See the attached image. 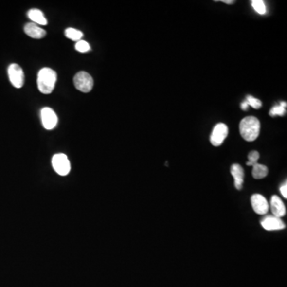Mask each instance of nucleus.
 Masks as SVG:
<instances>
[{
	"mask_svg": "<svg viewBox=\"0 0 287 287\" xmlns=\"http://www.w3.org/2000/svg\"><path fill=\"white\" fill-rule=\"evenodd\" d=\"M73 83L78 90L82 93H89L93 89V77L85 71H81L73 77Z\"/></svg>",
	"mask_w": 287,
	"mask_h": 287,
	"instance_id": "3",
	"label": "nucleus"
},
{
	"mask_svg": "<svg viewBox=\"0 0 287 287\" xmlns=\"http://www.w3.org/2000/svg\"><path fill=\"white\" fill-rule=\"evenodd\" d=\"M28 17L30 19L36 23V24L47 25V18H45L44 15L42 13V11L38 9H31L28 11Z\"/></svg>",
	"mask_w": 287,
	"mask_h": 287,
	"instance_id": "13",
	"label": "nucleus"
},
{
	"mask_svg": "<svg viewBox=\"0 0 287 287\" xmlns=\"http://www.w3.org/2000/svg\"><path fill=\"white\" fill-rule=\"evenodd\" d=\"M261 225L267 231H278L285 228V223L280 218L274 216H267L261 222Z\"/></svg>",
	"mask_w": 287,
	"mask_h": 287,
	"instance_id": "9",
	"label": "nucleus"
},
{
	"mask_svg": "<svg viewBox=\"0 0 287 287\" xmlns=\"http://www.w3.org/2000/svg\"><path fill=\"white\" fill-rule=\"evenodd\" d=\"M248 107H249V105H248V102H246V101H244V102L241 104V108H242L243 110H248Z\"/></svg>",
	"mask_w": 287,
	"mask_h": 287,
	"instance_id": "22",
	"label": "nucleus"
},
{
	"mask_svg": "<svg viewBox=\"0 0 287 287\" xmlns=\"http://www.w3.org/2000/svg\"><path fill=\"white\" fill-rule=\"evenodd\" d=\"M268 174V168L267 166L263 165L257 163L253 166L252 169V176L254 179H261L265 178Z\"/></svg>",
	"mask_w": 287,
	"mask_h": 287,
	"instance_id": "14",
	"label": "nucleus"
},
{
	"mask_svg": "<svg viewBox=\"0 0 287 287\" xmlns=\"http://www.w3.org/2000/svg\"><path fill=\"white\" fill-rule=\"evenodd\" d=\"M259 159V153L257 151H251L248 155V161L247 163L248 166H253L258 163Z\"/></svg>",
	"mask_w": 287,
	"mask_h": 287,
	"instance_id": "20",
	"label": "nucleus"
},
{
	"mask_svg": "<svg viewBox=\"0 0 287 287\" xmlns=\"http://www.w3.org/2000/svg\"><path fill=\"white\" fill-rule=\"evenodd\" d=\"M251 6L254 11L259 15H265L267 13V7H266L265 2H263V0H253L251 2Z\"/></svg>",
	"mask_w": 287,
	"mask_h": 287,
	"instance_id": "16",
	"label": "nucleus"
},
{
	"mask_svg": "<svg viewBox=\"0 0 287 287\" xmlns=\"http://www.w3.org/2000/svg\"><path fill=\"white\" fill-rule=\"evenodd\" d=\"M42 125L48 130L53 129L57 123V117L54 111L49 107H45L41 110Z\"/></svg>",
	"mask_w": 287,
	"mask_h": 287,
	"instance_id": "8",
	"label": "nucleus"
},
{
	"mask_svg": "<svg viewBox=\"0 0 287 287\" xmlns=\"http://www.w3.org/2000/svg\"><path fill=\"white\" fill-rule=\"evenodd\" d=\"M246 102H248L249 106H251L252 108H255V109H258L262 107V102L260 100L255 97H252V96H248L246 97Z\"/></svg>",
	"mask_w": 287,
	"mask_h": 287,
	"instance_id": "19",
	"label": "nucleus"
},
{
	"mask_svg": "<svg viewBox=\"0 0 287 287\" xmlns=\"http://www.w3.org/2000/svg\"><path fill=\"white\" fill-rule=\"evenodd\" d=\"M239 131L245 141L254 142L260 133V122L255 117H244L239 125Z\"/></svg>",
	"mask_w": 287,
	"mask_h": 287,
	"instance_id": "1",
	"label": "nucleus"
},
{
	"mask_svg": "<svg viewBox=\"0 0 287 287\" xmlns=\"http://www.w3.org/2000/svg\"><path fill=\"white\" fill-rule=\"evenodd\" d=\"M228 135V127L223 123H219L215 126L211 135L210 141L212 145L220 146Z\"/></svg>",
	"mask_w": 287,
	"mask_h": 287,
	"instance_id": "6",
	"label": "nucleus"
},
{
	"mask_svg": "<svg viewBox=\"0 0 287 287\" xmlns=\"http://www.w3.org/2000/svg\"><path fill=\"white\" fill-rule=\"evenodd\" d=\"M65 35L69 39L73 40V41H76V42L80 41L81 38H82V36H83V33H82V31H78V30H76L74 28H71V27L66 30Z\"/></svg>",
	"mask_w": 287,
	"mask_h": 287,
	"instance_id": "15",
	"label": "nucleus"
},
{
	"mask_svg": "<svg viewBox=\"0 0 287 287\" xmlns=\"http://www.w3.org/2000/svg\"><path fill=\"white\" fill-rule=\"evenodd\" d=\"M7 72L12 86L17 89L22 88L24 84V73L22 69L18 64L13 63L10 65Z\"/></svg>",
	"mask_w": 287,
	"mask_h": 287,
	"instance_id": "5",
	"label": "nucleus"
},
{
	"mask_svg": "<svg viewBox=\"0 0 287 287\" xmlns=\"http://www.w3.org/2000/svg\"><path fill=\"white\" fill-rule=\"evenodd\" d=\"M251 203L254 212L258 215L267 214L269 211V203L265 197L262 195H253L251 198Z\"/></svg>",
	"mask_w": 287,
	"mask_h": 287,
	"instance_id": "7",
	"label": "nucleus"
},
{
	"mask_svg": "<svg viewBox=\"0 0 287 287\" xmlns=\"http://www.w3.org/2000/svg\"><path fill=\"white\" fill-rule=\"evenodd\" d=\"M52 165L55 172L60 176H67L71 171V163L67 156L62 153L56 154L52 158Z\"/></svg>",
	"mask_w": 287,
	"mask_h": 287,
	"instance_id": "4",
	"label": "nucleus"
},
{
	"mask_svg": "<svg viewBox=\"0 0 287 287\" xmlns=\"http://www.w3.org/2000/svg\"><path fill=\"white\" fill-rule=\"evenodd\" d=\"M57 73L51 68H43L38 72V88L43 94H50L54 89Z\"/></svg>",
	"mask_w": 287,
	"mask_h": 287,
	"instance_id": "2",
	"label": "nucleus"
},
{
	"mask_svg": "<svg viewBox=\"0 0 287 287\" xmlns=\"http://www.w3.org/2000/svg\"><path fill=\"white\" fill-rule=\"evenodd\" d=\"M221 2L227 3V4H232V3H234V1H232V0H221Z\"/></svg>",
	"mask_w": 287,
	"mask_h": 287,
	"instance_id": "23",
	"label": "nucleus"
},
{
	"mask_svg": "<svg viewBox=\"0 0 287 287\" xmlns=\"http://www.w3.org/2000/svg\"><path fill=\"white\" fill-rule=\"evenodd\" d=\"M75 49L77 51L81 52V53H86V52L90 51V46L86 41L80 40V41H78L76 43Z\"/></svg>",
	"mask_w": 287,
	"mask_h": 287,
	"instance_id": "18",
	"label": "nucleus"
},
{
	"mask_svg": "<svg viewBox=\"0 0 287 287\" xmlns=\"http://www.w3.org/2000/svg\"><path fill=\"white\" fill-rule=\"evenodd\" d=\"M24 31L29 37L36 39L44 38L45 36H47L46 31L34 22H29L25 25Z\"/></svg>",
	"mask_w": 287,
	"mask_h": 287,
	"instance_id": "11",
	"label": "nucleus"
},
{
	"mask_svg": "<svg viewBox=\"0 0 287 287\" xmlns=\"http://www.w3.org/2000/svg\"><path fill=\"white\" fill-rule=\"evenodd\" d=\"M269 207L271 208L272 214L278 218H282L286 215L285 204L278 196H273L270 199Z\"/></svg>",
	"mask_w": 287,
	"mask_h": 287,
	"instance_id": "10",
	"label": "nucleus"
},
{
	"mask_svg": "<svg viewBox=\"0 0 287 287\" xmlns=\"http://www.w3.org/2000/svg\"><path fill=\"white\" fill-rule=\"evenodd\" d=\"M286 114V108L281 105L275 106L269 111L270 117H276V116H284Z\"/></svg>",
	"mask_w": 287,
	"mask_h": 287,
	"instance_id": "17",
	"label": "nucleus"
},
{
	"mask_svg": "<svg viewBox=\"0 0 287 287\" xmlns=\"http://www.w3.org/2000/svg\"><path fill=\"white\" fill-rule=\"evenodd\" d=\"M281 194L283 195V197L287 199V183L283 184L280 188Z\"/></svg>",
	"mask_w": 287,
	"mask_h": 287,
	"instance_id": "21",
	"label": "nucleus"
},
{
	"mask_svg": "<svg viewBox=\"0 0 287 287\" xmlns=\"http://www.w3.org/2000/svg\"><path fill=\"white\" fill-rule=\"evenodd\" d=\"M231 173L232 177H234V186L237 190H241L243 188V181H244V171L242 166L238 163H234L231 167Z\"/></svg>",
	"mask_w": 287,
	"mask_h": 287,
	"instance_id": "12",
	"label": "nucleus"
}]
</instances>
